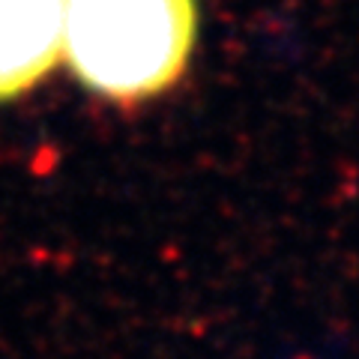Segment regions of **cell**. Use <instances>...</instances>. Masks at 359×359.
Wrapping results in <instances>:
<instances>
[{"instance_id":"6da1fadb","label":"cell","mask_w":359,"mask_h":359,"mask_svg":"<svg viewBox=\"0 0 359 359\" xmlns=\"http://www.w3.org/2000/svg\"><path fill=\"white\" fill-rule=\"evenodd\" d=\"M195 21V0H63L60 54L87 90L135 102L183 75Z\"/></svg>"},{"instance_id":"7a4b0ae2","label":"cell","mask_w":359,"mask_h":359,"mask_svg":"<svg viewBox=\"0 0 359 359\" xmlns=\"http://www.w3.org/2000/svg\"><path fill=\"white\" fill-rule=\"evenodd\" d=\"M60 27L63 0H0V102L57 66Z\"/></svg>"}]
</instances>
